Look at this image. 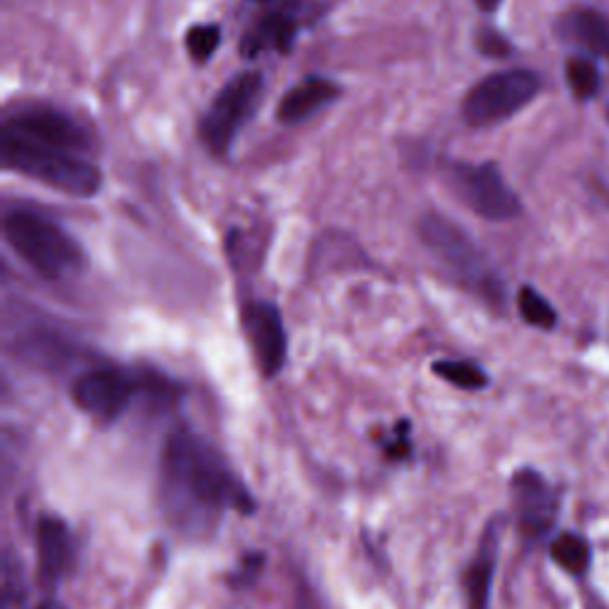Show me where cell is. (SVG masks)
I'll use <instances>...</instances> for the list:
<instances>
[{
	"label": "cell",
	"instance_id": "9a60e30c",
	"mask_svg": "<svg viewBox=\"0 0 609 609\" xmlns=\"http://www.w3.org/2000/svg\"><path fill=\"white\" fill-rule=\"evenodd\" d=\"M297 34V22L287 12H271L255 24L251 32H245L241 41V53L245 58H257L265 50L275 53H291Z\"/></svg>",
	"mask_w": 609,
	"mask_h": 609
},
{
	"label": "cell",
	"instance_id": "4fadbf2b",
	"mask_svg": "<svg viewBox=\"0 0 609 609\" xmlns=\"http://www.w3.org/2000/svg\"><path fill=\"white\" fill-rule=\"evenodd\" d=\"M564 41L609 60V15L595 8H574L560 17Z\"/></svg>",
	"mask_w": 609,
	"mask_h": 609
},
{
	"label": "cell",
	"instance_id": "cb8c5ba5",
	"mask_svg": "<svg viewBox=\"0 0 609 609\" xmlns=\"http://www.w3.org/2000/svg\"><path fill=\"white\" fill-rule=\"evenodd\" d=\"M478 50H482L484 56L488 58H504L512 53V46L508 44V38L500 36L494 29H484L478 34Z\"/></svg>",
	"mask_w": 609,
	"mask_h": 609
},
{
	"label": "cell",
	"instance_id": "5b68a950",
	"mask_svg": "<svg viewBox=\"0 0 609 609\" xmlns=\"http://www.w3.org/2000/svg\"><path fill=\"white\" fill-rule=\"evenodd\" d=\"M265 80L260 72H243L229 82L200 122V138L212 155H227L236 141L243 124L251 120L260 106Z\"/></svg>",
	"mask_w": 609,
	"mask_h": 609
},
{
	"label": "cell",
	"instance_id": "277c9868",
	"mask_svg": "<svg viewBox=\"0 0 609 609\" xmlns=\"http://www.w3.org/2000/svg\"><path fill=\"white\" fill-rule=\"evenodd\" d=\"M419 233L426 248L438 257L440 265L452 271V277L460 279L464 287L490 297L494 303L500 301L502 289L498 279L490 275L482 251L460 227L448 222L446 217L429 215L422 219Z\"/></svg>",
	"mask_w": 609,
	"mask_h": 609
},
{
	"label": "cell",
	"instance_id": "3957f363",
	"mask_svg": "<svg viewBox=\"0 0 609 609\" xmlns=\"http://www.w3.org/2000/svg\"><path fill=\"white\" fill-rule=\"evenodd\" d=\"M3 165L8 170L32 176L74 198L96 196L102 186V176L96 165L74 153L34 144V141L12 134L8 129H3Z\"/></svg>",
	"mask_w": 609,
	"mask_h": 609
},
{
	"label": "cell",
	"instance_id": "5bb4252c",
	"mask_svg": "<svg viewBox=\"0 0 609 609\" xmlns=\"http://www.w3.org/2000/svg\"><path fill=\"white\" fill-rule=\"evenodd\" d=\"M341 96V88L321 76H309V80L293 86L287 96L281 98L277 117L281 124H301L317 110L327 108L329 102Z\"/></svg>",
	"mask_w": 609,
	"mask_h": 609
},
{
	"label": "cell",
	"instance_id": "603a6c76",
	"mask_svg": "<svg viewBox=\"0 0 609 609\" xmlns=\"http://www.w3.org/2000/svg\"><path fill=\"white\" fill-rule=\"evenodd\" d=\"M383 452L391 460H405L410 455V426L398 424L391 438H383Z\"/></svg>",
	"mask_w": 609,
	"mask_h": 609
},
{
	"label": "cell",
	"instance_id": "d4e9b609",
	"mask_svg": "<svg viewBox=\"0 0 609 609\" xmlns=\"http://www.w3.org/2000/svg\"><path fill=\"white\" fill-rule=\"evenodd\" d=\"M502 0H476V5L482 8L484 12H496L500 8Z\"/></svg>",
	"mask_w": 609,
	"mask_h": 609
},
{
	"label": "cell",
	"instance_id": "e0dca14e",
	"mask_svg": "<svg viewBox=\"0 0 609 609\" xmlns=\"http://www.w3.org/2000/svg\"><path fill=\"white\" fill-rule=\"evenodd\" d=\"M434 374L438 379H443L452 386L462 388V391H482L488 386L486 372L466 360H440L434 362Z\"/></svg>",
	"mask_w": 609,
	"mask_h": 609
},
{
	"label": "cell",
	"instance_id": "7402d4cb",
	"mask_svg": "<svg viewBox=\"0 0 609 609\" xmlns=\"http://www.w3.org/2000/svg\"><path fill=\"white\" fill-rule=\"evenodd\" d=\"M263 567H265V555L263 552L245 555L236 572L229 576V586L231 588H248V586H253L255 578L260 576Z\"/></svg>",
	"mask_w": 609,
	"mask_h": 609
},
{
	"label": "cell",
	"instance_id": "8992f818",
	"mask_svg": "<svg viewBox=\"0 0 609 609\" xmlns=\"http://www.w3.org/2000/svg\"><path fill=\"white\" fill-rule=\"evenodd\" d=\"M540 80L528 70H508L490 74L464 98L462 114L472 126H490L510 120L514 112L538 96Z\"/></svg>",
	"mask_w": 609,
	"mask_h": 609
},
{
	"label": "cell",
	"instance_id": "ffe728a7",
	"mask_svg": "<svg viewBox=\"0 0 609 609\" xmlns=\"http://www.w3.org/2000/svg\"><path fill=\"white\" fill-rule=\"evenodd\" d=\"M567 82L578 100H588L600 86V74L588 58H574L567 62Z\"/></svg>",
	"mask_w": 609,
	"mask_h": 609
},
{
	"label": "cell",
	"instance_id": "7c38bea8",
	"mask_svg": "<svg viewBox=\"0 0 609 609\" xmlns=\"http://www.w3.org/2000/svg\"><path fill=\"white\" fill-rule=\"evenodd\" d=\"M36 548H38V581L46 588H53L70 572L74 560L72 531L60 516H41L36 524Z\"/></svg>",
	"mask_w": 609,
	"mask_h": 609
},
{
	"label": "cell",
	"instance_id": "30bf717a",
	"mask_svg": "<svg viewBox=\"0 0 609 609\" xmlns=\"http://www.w3.org/2000/svg\"><path fill=\"white\" fill-rule=\"evenodd\" d=\"M243 327L263 377H277L283 365H287L289 350L287 327H283L279 307L265 301L248 303L243 309Z\"/></svg>",
	"mask_w": 609,
	"mask_h": 609
},
{
	"label": "cell",
	"instance_id": "2e32d148",
	"mask_svg": "<svg viewBox=\"0 0 609 609\" xmlns=\"http://www.w3.org/2000/svg\"><path fill=\"white\" fill-rule=\"evenodd\" d=\"M496 548H498L496 526H490L482 552L476 555L472 567L464 572V593H466V600H470V609L488 607L490 581H494V572H496Z\"/></svg>",
	"mask_w": 609,
	"mask_h": 609
},
{
	"label": "cell",
	"instance_id": "7a4b0ae2",
	"mask_svg": "<svg viewBox=\"0 0 609 609\" xmlns=\"http://www.w3.org/2000/svg\"><path fill=\"white\" fill-rule=\"evenodd\" d=\"M3 229L12 251L46 279L80 275L86 267L82 245L53 219L29 210H15L5 217Z\"/></svg>",
	"mask_w": 609,
	"mask_h": 609
},
{
	"label": "cell",
	"instance_id": "6da1fadb",
	"mask_svg": "<svg viewBox=\"0 0 609 609\" xmlns=\"http://www.w3.org/2000/svg\"><path fill=\"white\" fill-rule=\"evenodd\" d=\"M160 496L167 520L181 534L205 538L227 510L248 514L255 502L219 452L193 431L179 429L162 452Z\"/></svg>",
	"mask_w": 609,
	"mask_h": 609
},
{
	"label": "cell",
	"instance_id": "484cf974",
	"mask_svg": "<svg viewBox=\"0 0 609 609\" xmlns=\"http://www.w3.org/2000/svg\"><path fill=\"white\" fill-rule=\"evenodd\" d=\"M34 609H68V607H62L60 602L48 600V602H41V605H38V607H34Z\"/></svg>",
	"mask_w": 609,
	"mask_h": 609
},
{
	"label": "cell",
	"instance_id": "ac0fdd59",
	"mask_svg": "<svg viewBox=\"0 0 609 609\" xmlns=\"http://www.w3.org/2000/svg\"><path fill=\"white\" fill-rule=\"evenodd\" d=\"M550 555L552 560L569 574H583L590 562L588 543L576 534H562L560 538H555Z\"/></svg>",
	"mask_w": 609,
	"mask_h": 609
},
{
	"label": "cell",
	"instance_id": "d6986e66",
	"mask_svg": "<svg viewBox=\"0 0 609 609\" xmlns=\"http://www.w3.org/2000/svg\"><path fill=\"white\" fill-rule=\"evenodd\" d=\"M516 305H520V315L531 327L538 329H552L557 324V313L555 307L543 297L538 291L531 287H524L516 295Z\"/></svg>",
	"mask_w": 609,
	"mask_h": 609
},
{
	"label": "cell",
	"instance_id": "52a82bcc",
	"mask_svg": "<svg viewBox=\"0 0 609 609\" xmlns=\"http://www.w3.org/2000/svg\"><path fill=\"white\" fill-rule=\"evenodd\" d=\"M452 184L462 203L490 222H508L522 212L520 198L504 184L496 165H455Z\"/></svg>",
	"mask_w": 609,
	"mask_h": 609
},
{
	"label": "cell",
	"instance_id": "8fae6325",
	"mask_svg": "<svg viewBox=\"0 0 609 609\" xmlns=\"http://www.w3.org/2000/svg\"><path fill=\"white\" fill-rule=\"evenodd\" d=\"M512 500L516 524L526 538L548 534L557 514V496L546 478L534 470H520L512 476Z\"/></svg>",
	"mask_w": 609,
	"mask_h": 609
},
{
	"label": "cell",
	"instance_id": "44dd1931",
	"mask_svg": "<svg viewBox=\"0 0 609 609\" xmlns=\"http://www.w3.org/2000/svg\"><path fill=\"white\" fill-rule=\"evenodd\" d=\"M219 41H222V32L217 24H198L186 34V50L196 62H207L215 56Z\"/></svg>",
	"mask_w": 609,
	"mask_h": 609
},
{
	"label": "cell",
	"instance_id": "9c48e42d",
	"mask_svg": "<svg viewBox=\"0 0 609 609\" xmlns=\"http://www.w3.org/2000/svg\"><path fill=\"white\" fill-rule=\"evenodd\" d=\"M5 129L22 138H29L34 144L48 148H58L64 153H84L90 148V136L76 124L72 117L58 112L53 108H27L12 114L5 122Z\"/></svg>",
	"mask_w": 609,
	"mask_h": 609
},
{
	"label": "cell",
	"instance_id": "ba28073f",
	"mask_svg": "<svg viewBox=\"0 0 609 609\" xmlns=\"http://www.w3.org/2000/svg\"><path fill=\"white\" fill-rule=\"evenodd\" d=\"M136 381L117 369H94L82 374L72 386V400L98 424H112L122 417L136 395Z\"/></svg>",
	"mask_w": 609,
	"mask_h": 609
}]
</instances>
